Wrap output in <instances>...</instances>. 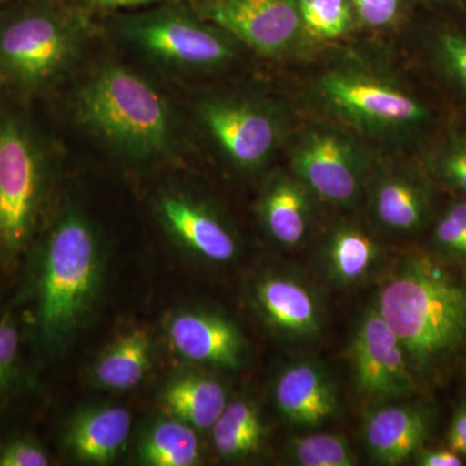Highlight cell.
I'll return each mask as SVG.
<instances>
[{"mask_svg": "<svg viewBox=\"0 0 466 466\" xmlns=\"http://www.w3.org/2000/svg\"><path fill=\"white\" fill-rule=\"evenodd\" d=\"M373 305L400 337L415 372L434 370L466 343V278L433 253L406 254Z\"/></svg>", "mask_w": 466, "mask_h": 466, "instance_id": "1", "label": "cell"}, {"mask_svg": "<svg viewBox=\"0 0 466 466\" xmlns=\"http://www.w3.org/2000/svg\"><path fill=\"white\" fill-rule=\"evenodd\" d=\"M308 100L325 121L341 126L367 142L413 143L433 122L425 101L397 76L355 58L319 73L308 86Z\"/></svg>", "mask_w": 466, "mask_h": 466, "instance_id": "2", "label": "cell"}, {"mask_svg": "<svg viewBox=\"0 0 466 466\" xmlns=\"http://www.w3.org/2000/svg\"><path fill=\"white\" fill-rule=\"evenodd\" d=\"M76 106L88 127L131 155H157L170 142L167 101L125 67L106 66L95 73L79 92Z\"/></svg>", "mask_w": 466, "mask_h": 466, "instance_id": "3", "label": "cell"}, {"mask_svg": "<svg viewBox=\"0 0 466 466\" xmlns=\"http://www.w3.org/2000/svg\"><path fill=\"white\" fill-rule=\"evenodd\" d=\"M99 249L95 233L78 214L63 217L46 247L39 280V324L47 339L72 330L96 290Z\"/></svg>", "mask_w": 466, "mask_h": 466, "instance_id": "4", "label": "cell"}, {"mask_svg": "<svg viewBox=\"0 0 466 466\" xmlns=\"http://www.w3.org/2000/svg\"><path fill=\"white\" fill-rule=\"evenodd\" d=\"M377 155L367 140L333 122L305 126L289 137L290 171L318 201L352 208L366 192Z\"/></svg>", "mask_w": 466, "mask_h": 466, "instance_id": "5", "label": "cell"}, {"mask_svg": "<svg viewBox=\"0 0 466 466\" xmlns=\"http://www.w3.org/2000/svg\"><path fill=\"white\" fill-rule=\"evenodd\" d=\"M81 20L66 9H25L0 29V67L15 81L38 85L75 56Z\"/></svg>", "mask_w": 466, "mask_h": 466, "instance_id": "6", "label": "cell"}, {"mask_svg": "<svg viewBox=\"0 0 466 466\" xmlns=\"http://www.w3.org/2000/svg\"><path fill=\"white\" fill-rule=\"evenodd\" d=\"M198 112L226 157L245 170L266 167L291 135L290 116L274 101L208 97Z\"/></svg>", "mask_w": 466, "mask_h": 466, "instance_id": "7", "label": "cell"}, {"mask_svg": "<svg viewBox=\"0 0 466 466\" xmlns=\"http://www.w3.org/2000/svg\"><path fill=\"white\" fill-rule=\"evenodd\" d=\"M124 33L147 54L187 69H218L235 56L228 34L180 8L165 7L127 18Z\"/></svg>", "mask_w": 466, "mask_h": 466, "instance_id": "8", "label": "cell"}, {"mask_svg": "<svg viewBox=\"0 0 466 466\" xmlns=\"http://www.w3.org/2000/svg\"><path fill=\"white\" fill-rule=\"evenodd\" d=\"M198 16L268 57L299 54L314 43L297 0H204Z\"/></svg>", "mask_w": 466, "mask_h": 466, "instance_id": "9", "label": "cell"}, {"mask_svg": "<svg viewBox=\"0 0 466 466\" xmlns=\"http://www.w3.org/2000/svg\"><path fill=\"white\" fill-rule=\"evenodd\" d=\"M41 156L29 135L7 122L0 127V244L23 248L32 235L39 202Z\"/></svg>", "mask_w": 466, "mask_h": 466, "instance_id": "10", "label": "cell"}, {"mask_svg": "<svg viewBox=\"0 0 466 466\" xmlns=\"http://www.w3.org/2000/svg\"><path fill=\"white\" fill-rule=\"evenodd\" d=\"M349 352L352 381L361 397L382 400L415 391V370L406 349L375 305L358 319Z\"/></svg>", "mask_w": 466, "mask_h": 466, "instance_id": "11", "label": "cell"}, {"mask_svg": "<svg viewBox=\"0 0 466 466\" xmlns=\"http://www.w3.org/2000/svg\"><path fill=\"white\" fill-rule=\"evenodd\" d=\"M434 189L424 167L377 156L366 186L370 219L391 235L421 231L433 217Z\"/></svg>", "mask_w": 466, "mask_h": 466, "instance_id": "12", "label": "cell"}, {"mask_svg": "<svg viewBox=\"0 0 466 466\" xmlns=\"http://www.w3.org/2000/svg\"><path fill=\"white\" fill-rule=\"evenodd\" d=\"M253 297L266 324L289 341H309L323 329L321 300L300 276L268 272L254 285Z\"/></svg>", "mask_w": 466, "mask_h": 466, "instance_id": "13", "label": "cell"}, {"mask_svg": "<svg viewBox=\"0 0 466 466\" xmlns=\"http://www.w3.org/2000/svg\"><path fill=\"white\" fill-rule=\"evenodd\" d=\"M431 410L422 404H389L364 420V443L370 458L382 465H400L424 449L433 431Z\"/></svg>", "mask_w": 466, "mask_h": 466, "instance_id": "14", "label": "cell"}, {"mask_svg": "<svg viewBox=\"0 0 466 466\" xmlns=\"http://www.w3.org/2000/svg\"><path fill=\"white\" fill-rule=\"evenodd\" d=\"M274 401L280 415L300 428H318L339 410V391L327 368L312 360L291 363L279 373Z\"/></svg>", "mask_w": 466, "mask_h": 466, "instance_id": "15", "label": "cell"}, {"mask_svg": "<svg viewBox=\"0 0 466 466\" xmlns=\"http://www.w3.org/2000/svg\"><path fill=\"white\" fill-rule=\"evenodd\" d=\"M173 348L196 363L238 370L244 361L245 342L235 324L208 312H182L167 328Z\"/></svg>", "mask_w": 466, "mask_h": 466, "instance_id": "16", "label": "cell"}, {"mask_svg": "<svg viewBox=\"0 0 466 466\" xmlns=\"http://www.w3.org/2000/svg\"><path fill=\"white\" fill-rule=\"evenodd\" d=\"M317 200L308 186L290 170L279 171L269 177L260 196V225L280 247H299L311 229Z\"/></svg>", "mask_w": 466, "mask_h": 466, "instance_id": "17", "label": "cell"}, {"mask_svg": "<svg viewBox=\"0 0 466 466\" xmlns=\"http://www.w3.org/2000/svg\"><path fill=\"white\" fill-rule=\"evenodd\" d=\"M159 207L167 228L201 258L227 263L238 256L235 235L211 208L177 196H165Z\"/></svg>", "mask_w": 466, "mask_h": 466, "instance_id": "18", "label": "cell"}, {"mask_svg": "<svg viewBox=\"0 0 466 466\" xmlns=\"http://www.w3.org/2000/svg\"><path fill=\"white\" fill-rule=\"evenodd\" d=\"M325 278L336 287H354L372 274L382 258L380 242L355 223H341L328 232L320 253Z\"/></svg>", "mask_w": 466, "mask_h": 466, "instance_id": "19", "label": "cell"}, {"mask_svg": "<svg viewBox=\"0 0 466 466\" xmlns=\"http://www.w3.org/2000/svg\"><path fill=\"white\" fill-rule=\"evenodd\" d=\"M130 412L124 407L90 408L76 417L66 441L73 453L90 464H106L118 455L131 431Z\"/></svg>", "mask_w": 466, "mask_h": 466, "instance_id": "20", "label": "cell"}, {"mask_svg": "<svg viewBox=\"0 0 466 466\" xmlns=\"http://www.w3.org/2000/svg\"><path fill=\"white\" fill-rule=\"evenodd\" d=\"M162 400L175 419L196 431L211 429L228 404L222 383L196 373L177 377L168 383Z\"/></svg>", "mask_w": 466, "mask_h": 466, "instance_id": "21", "label": "cell"}, {"mask_svg": "<svg viewBox=\"0 0 466 466\" xmlns=\"http://www.w3.org/2000/svg\"><path fill=\"white\" fill-rule=\"evenodd\" d=\"M150 366V339L144 329L116 339L101 355L95 379L110 390H130L139 385Z\"/></svg>", "mask_w": 466, "mask_h": 466, "instance_id": "22", "label": "cell"}, {"mask_svg": "<svg viewBox=\"0 0 466 466\" xmlns=\"http://www.w3.org/2000/svg\"><path fill=\"white\" fill-rule=\"evenodd\" d=\"M211 437L218 452L225 459H242L258 452L265 438L259 410L247 400L227 404L211 426Z\"/></svg>", "mask_w": 466, "mask_h": 466, "instance_id": "23", "label": "cell"}, {"mask_svg": "<svg viewBox=\"0 0 466 466\" xmlns=\"http://www.w3.org/2000/svg\"><path fill=\"white\" fill-rule=\"evenodd\" d=\"M196 429L179 420L153 426L140 444V458L152 466H193L201 460Z\"/></svg>", "mask_w": 466, "mask_h": 466, "instance_id": "24", "label": "cell"}, {"mask_svg": "<svg viewBox=\"0 0 466 466\" xmlns=\"http://www.w3.org/2000/svg\"><path fill=\"white\" fill-rule=\"evenodd\" d=\"M422 167L435 183L466 198V133L441 137L425 153Z\"/></svg>", "mask_w": 466, "mask_h": 466, "instance_id": "25", "label": "cell"}, {"mask_svg": "<svg viewBox=\"0 0 466 466\" xmlns=\"http://www.w3.org/2000/svg\"><path fill=\"white\" fill-rule=\"evenodd\" d=\"M300 21L312 42L342 38L358 24L350 0H297Z\"/></svg>", "mask_w": 466, "mask_h": 466, "instance_id": "26", "label": "cell"}, {"mask_svg": "<svg viewBox=\"0 0 466 466\" xmlns=\"http://www.w3.org/2000/svg\"><path fill=\"white\" fill-rule=\"evenodd\" d=\"M288 459L299 466H352L357 456L341 434L312 433L289 440Z\"/></svg>", "mask_w": 466, "mask_h": 466, "instance_id": "27", "label": "cell"}, {"mask_svg": "<svg viewBox=\"0 0 466 466\" xmlns=\"http://www.w3.org/2000/svg\"><path fill=\"white\" fill-rule=\"evenodd\" d=\"M431 253L451 266H466V198L458 196L435 219Z\"/></svg>", "mask_w": 466, "mask_h": 466, "instance_id": "28", "label": "cell"}, {"mask_svg": "<svg viewBox=\"0 0 466 466\" xmlns=\"http://www.w3.org/2000/svg\"><path fill=\"white\" fill-rule=\"evenodd\" d=\"M431 48L441 75L466 97V33L441 26L431 36Z\"/></svg>", "mask_w": 466, "mask_h": 466, "instance_id": "29", "label": "cell"}, {"mask_svg": "<svg viewBox=\"0 0 466 466\" xmlns=\"http://www.w3.org/2000/svg\"><path fill=\"white\" fill-rule=\"evenodd\" d=\"M416 2L421 0H350L358 24L370 29L394 26Z\"/></svg>", "mask_w": 466, "mask_h": 466, "instance_id": "30", "label": "cell"}, {"mask_svg": "<svg viewBox=\"0 0 466 466\" xmlns=\"http://www.w3.org/2000/svg\"><path fill=\"white\" fill-rule=\"evenodd\" d=\"M20 342L15 319L11 315L0 319V397L7 391L16 375Z\"/></svg>", "mask_w": 466, "mask_h": 466, "instance_id": "31", "label": "cell"}, {"mask_svg": "<svg viewBox=\"0 0 466 466\" xmlns=\"http://www.w3.org/2000/svg\"><path fill=\"white\" fill-rule=\"evenodd\" d=\"M50 458L41 444L27 438L8 441L0 449V466H47Z\"/></svg>", "mask_w": 466, "mask_h": 466, "instance_id": "32", "label": "cell"}, {"mask_svg": "<svg viewBox=\"0 0 466 466\" xmlns=\"http://www.w3.org/2000/svg\"><path fill=\"white\" fill-rule=\"evenodd\" d=\"M447 441L451 450L466 460V401L460 404L453 413Z\"/></svg>", "mask_w": 466, "mask_h": 466, "instance_id": "33", "label": "cell"}, {"mask_svg": "<svg viewBox=\"0 0 466 466\" xmlns=\"http://www.w3.org/2000/svg\"><path fill=\"white\" fill-rule=\"evenodd\" d=\"M416 464L420 466H461L465 460L455 451L447 449H422L415 456Z\"/></svg>", "mask_w": 466, "mask_h": 466, "instance_id": "34", "label": "cell"}, {"mask_svg": "<svg viewBox=\"0 0 466 466\" xmlns=\"http://www.w3.org/2000/svg\"><path fill=\"white\" fill-rule=\"evenodd\" d=\"M78 2L87 8L115 11V9L143 7V5L173 2V0H78Z\"/></svg>", "mask_w": 466, "mask_h": 466, "instance_id": "35", "label": "cell"}, {"mask_svg": "<svg viewBox=\"0 0 466 466\" xmlns=\"http://www.w3.org/2000/svg\"><path fill=\"white\" fill-rule=\"evenodd\" d=\"M421 2L431 3V5H440V7L453 9L466 8V0H421Z\"/></svg>", "mask_w": 466, "mask_h": 466, "instance_id": "36", "label": "cell"}]
</instances>
